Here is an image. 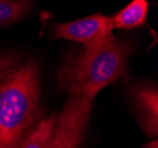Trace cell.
Here are the masks:
<instances>
[{
    "mask_svg": "<svg viewBox=\"0 0 158 148\" xmlns=\"http://www.w3.org/2000/svg\"><path fill=\"white\" fill-rule=\"evenodd\" d=\"M57 114H50L35 126L26 140L21 142L19 148H47L51 141L56 124Z\"/></svg>",
    "mask_w": 158,
    "mask_h": 148,
    "instance_id": "7",
    "label": "cell"
},
{
    "mask_svg": "<svg viewBox=\"0 0 158 148\" xmlns=\"http://www.w3.org/2000/svg\"><path fill=\"white\" fill-rule=\"evenodd\" d=\"M31 8V0H0V26H8L24 18Z\"/></svg>",
    "mask_w": 158,
    "mask_h": 148,
    "instance_id": "8",
    "label": "cell"
},
{
    "mask_svg": "<svg viewBox=\"0 0 158 148\" xmlns=\"http://www.w3.org/2000/svg\"><path fill=\"white\" fill-rule=\"evenodd\" d=\"M93 101L70 95L56 117L51 141L47 148H80L85 140Z\"/></svg>",
    "mask_w": 158,
    "mask_h": 148,
    "instance_id": "3",
    "label": "cell"
},
{
    "mask_svg": "<svg viewBox=\"0 0 158 148\" xmlns=\"http://www.w3.org/2000/svg\"><path fill=\"white\" fill-rule=\"evenodd\" d=\"M111 15L96 13L67 23H59L53 26L52 36L56 39H65L90 46L105 41L113 34Z\"/></svg>",
    "mask_w": 158,
    "mask_h": 148,
    "instance_id": "4",
    "label": "cell"
},
{
    "mask_svg": "<svg viewBox=\"0 0 158 148\" xmlns=\"http://www.w3.org/2000/svg\"><path fill=\"white\" fill-rule=\"evenodd\" d=\"M148 13V0H132L119 12L114 15H111L113 27L119 30H133L143 27L146 24Z\"/></svg>",
    "mask_w": 158,
    "mask_h": 148,
    "instance_id": "6",
    "label": "cell"
},
{
    "mask_svg": "<svg viewBox=\"0 0 158 148\" xmlns=\"http://www.w3.org/2000/svg\"><path fill=\"white\" fill-rule=\"evenodd\" d=\"M132 52L131 43L114 34L98 44L83 46L63 64L58 75L59 89L67 96L94 101L104 88L125 76Z\"/></svg>",
    "mask_w": 158,
    "mask_h": 148,
    "instance_id": "1",
    "label": "cell"
},
{
    "mask_svg": "<svg viewBox=\"0 0 158 148\" xmlns=\"http://www.w3.org/2000/svg\"><path fill=\"white\" fill-rule=\"evenodd\" d=\"M40 88L34 63L18 67L0 83V148H19L38 114Z\"/></svg>",
    "mask_w": 158,
    "mask_h": 148,
    "instance_id": "2",
    "label": "cell"
},
{
    "mask_svg": "<svg viewBox=\"0 0 158 148\" xmlns=\"http://www.w3.org/2000/svg\"><path fill=\"white\" fill-rule=\"evenodd\" d=\"M19 67V58L12 54L0 52V81Z\"/></svg>",
    "mask_w": 158,
    "mask_h": 148,
    "instance_id": "9",
    "label": "cell"
},
{
    "mask_svg": "<svg viewBox=\"0 0 158 148\" xmlns=\"http://www.w3.org/2000/svg\"><path fill=\"white\" fill-rule=\"evenodd\" d=\"M144 148H158V141L157 139H153V140H150L146 145L144 146Z\"/></svg>",
    "mask_w": 158,
    "mask_h": 148,
    "instance_id": "10",
    "label": "cell"
},
{
    "mask_svg": "<svg viewBox=\"0 0 158 148\" xmlns=\"http://www.w3.org/2000/svg\"><path fill=\"white\" fill-rule=\"evenodd\" d=\"M136 117L140 129L150 140L158 134V90L153 84H138L131 89Z\"/></svg>",
    "mask_w": 158,
    "mask_h": 148,
    "instance_id": "5",
    "label": "cell"
}]
</instances>
